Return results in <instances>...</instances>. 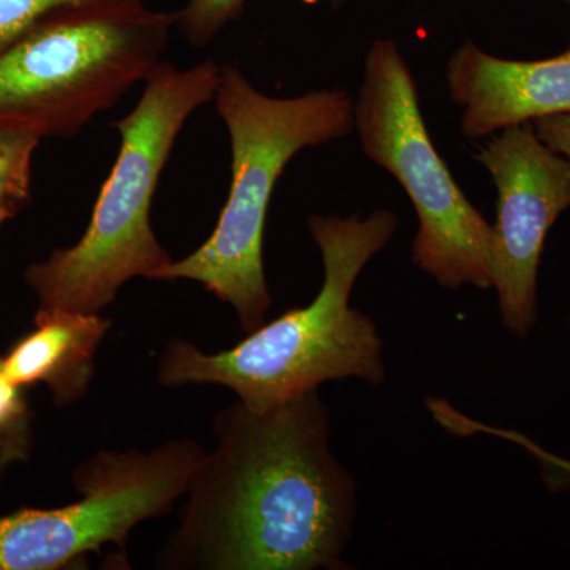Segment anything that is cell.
<instances>
[{
	"mask_svg": "<svg viewBox=\"0 0 570 570\" xmlns=\"http://www.w3.org/2000/svg\"><path fill=\"white\" fill-rule=\"evenodd\" d=\"M0 371H2V358H0Z\"/></svg>",
	"mask_w": 570,
	"mask_h": 570,
	"instance_id": "obj_18",
	"label": "cell"
},
{
	"mask_svg": "<svg viewBox=\"0 0 570 570\" xmlns=\"http://www.w3.org/2000/svg\"><path fill=\"white\" fill-rule=\"evenodd\" d=\"M448 80L450 96L463 108L466 137L570 115V48L539 61H509L466 41L450 58Z\"/></svg>",
	"mask_w": 570,
	"mask_h": 570,
	"instance_id": "obj_9",
	"label": "cell"
},
{
	"mask_svg": "<svg viewBox=\"0 0 570 570\" xmlns=\"http://www.w3.org/2000/svg\"><path fill=\"white\" fill-rule=\"evenodd\" d=\"M531 124L540 140L570 160V115L547 116Z\"/></svg>",
	"mask_w": 570,
	"mask_h": 570,
	"instance_id": "obj_16",
	"label": "cell"
},
{
	"mask_svg": "<svg viewBox=\"0 0 570 570\" xmlns=\"http://www.w3.org/2000/svg\"><path fill=\"white\" fill-rule=\"evenodd\" d=\"M28 450V407L21 387L0 371V466L22 459Z\"/></svg>",
	"mask_w": 570,
	"mask_h": 570,
	"instance_id": "obj_14",
	"label": "cell"
},
{
	"mask_svg": "<svg viewBox=\"0 0 570 570\" xmlns=\"http://www.w3.org/2000/svg\"><path fill=\"white\" fill-rule=\"evenodd\" d=\"M40 138L29 134L0 130V193L31 198L32 164Z\"/></svg>",
	"mask_w": 570,
	"mask_h": 570,
	"instance_id": "obj_13",
	"label": "cell"
},
{
	"mask_svg": "<svg viewBox=\"0 0 570 570\" xmlns=\"http://www.w3.org/2000/svg\"><path fill=\"white\" fill-rule=\"evenodd\" d=\"M213 433L157 569H347L356 483L318 389L266 409L235 401Z\"/></svg>",
	"mask_w": 570,
	"mask_h": 570,
	"instance_id": "obj_1",
	"label": "cell"
},
{
	"mask_svg": "<svg viewBox=\"0 0 570 570\" xmlns=\"http://www.w3.org/2000/svg\"><path fill=\"white\" fill-rule=\"evenodd\" d=\"M396 225V214L389 209L365 219L358 214L311 216L307 227L324 262V284L316 298L216 354L174 337L159 356L160 385H220L253 409L276 406L341 379L379 387L385 381L384 341L373 318L348 302L363 268L389 245Z\"/></svg>",
	"mask_w": 570,
	"mask_h": 570,
	"instance_id": "obj_2",
	"label": "cell"
},
{
	"mask_svg": "<svg viewBox=\"0 0 570 570\" xmlns=\"http://www.w3.org/2000/svg\"><path fill=\"white\" fill-rule=\"evenodd\" d=\"M471 430L474 433H485L490 434V436L505 439V441L519 445L528 455L538 461L543 482H546V485L551 491L570 490V460L557 455V453L550 452V450L540 448L538 442L524 436L519 431L493 428L485 425V423L475 422V420L471 423Z\"/></svg>",
	"mask_w": 570,
	"mask_h": 570,
	"instance_id": "obj_15",
	"label": "cell"
},
{
	"mask_svg": "<svg viewBox=\"0 0 570 570\" xmlns=\"http://www.w3.org/2000/svg\"><path fill=\"white\" fill-rule=\"evenodd\" d=\"M213 102L230 137V190L209 238L171 262L159 281L204 285L234 307L239 325L250 333L265 324L272 306L264 235L273 190L296 154L351 132L354 104L337 89L276 99L258 91L235 66H220Z\"/></svg>",
	"mask_w": 570,
	"mask_h": 570,
	"instance_id": "obj_4",
	"label": "cell"
},
{
	"mask_svg": "<svg viewBox=\"0 0 570 570\" xmlns=\"http://www.w3.org/2000/svg\"><path fill=\"white\" fill-rule=\"evenodd\" d=\"M110 326L100 313L39 307L36 330L2 360V374L18 387L45 382L59 406L75 403L88 393Z\"/></svg>",
	"mask_w": 570,
	"mask_h": 570,
	"instance_id": "obj_10",
	"label": "cell"
},
{
	"mask_svg": "<svg viewBox=\"0 0 570 570\" xmlns=\"http://www.w3.org/2000/svg\"><path fill=\"white\" fill-rule=\"evenodd\" d=\"M498 190L491 287L505 328L527 337L538 322V275L547 235L570 208V160L531 122L505 127L475 154Z\"/></svg>",
	"mask_w": 570,
	"mask_h": 570,
	"instance_id": "obj_8",
	"label": "cell"
},
{
	"mask_svg": "<svg viewBox=\"0 0 570 570\" xmlns=\"http://www.w3.org/2000/svg\"><path fill=\"white\" fill-rule=\"evenodd\" d=\"M178 13L146 3L58 11L0 52V130L71 138L164 61Z\"/></svg>",
	"mask_w": 570,
	"mask_h": 570,
	"instance_id": "obj_5",
	"label": "cell"
},
{
	"mask_svg": "<svg viewBox=\"0 0 570 570\" xmlns=\"http://www.w3.org/2000/svg\"><path fill=\"white\" fill-rule=\"evenodd\" d=\"M219 78L214 61L187 69L163 61L146 78L134 110L111 124L121 145L80 242L26 269L40 309L100 313L135 277L159 281L174 258L153 230L154 195L179 134L212 102Z\"/></svg>",
	"mask_w": 570,
	"mask_h": 570,
	"instance_id": "obj_3",
	"label": "cell"
},
{
	"mask_svg": "<svg viewBox=\"0 0 570 570\" xmlns=\"http://www.w3.org/2000/svg\"><path fill=\"white\" fill-rule=\"evenodd\" d=\"M564 2L570 7V0H564Z\"/></svg>",
	"mask_w": 570,
	"mask_h": 570,
	"instance_id": "obj_19",
	"label": "cell"
},
{
	"mask_svg": "<svg viewBox=\"0 0 570 570\" xmlns=\"http://www.w3.org/2000/svg\"><path fill=\"white\" fill-rule=\"evenodd\" d=\"M205 452L190 438L149 452L100 450L73 472L80 501L0 515V570L62 569L107 543L124 549L135 527L187 493Z\"/></svg>",
	"mask_w": 570,
	"mask_h": 570,
	"instance_id": "obj_7",
	"label": "cell"
},
{
	"mask_svg": "<svg viewBox=\"0 0 570 570\" xmlns=\"http://www.w3.org/2000/svg\"><path fill=\"white\" fill-rule=\"evenodd\" d=\"M354 124L363 153L397 179L414 205V264L445 288H490L493 225L468 200L434 148L395 41L376 40L367 52Z\"/></svg>",
	"mask_w": 570,
	"mask_h": 570,
	"instance_id": "obj_6",
	"label": "cell"
},
{
	"mask_svg": "<svg viewBox=\"0 0 570 570\" xmlns=\"http://www.w3.org/2000/svg\"><path fill=\"white\" fill-rule=\"evenodd\" d=\"M28 205L20 198L11 197L9 194L0 193V225L7 223L11 217L17 216Z\"/></svg>",
	"mask_w": 570,
	"mask_h": 570,
	"instance_id": "obj_17",
	"label": "cell"
},
{
	"mask_svg": "<svg viewBox=\"0 0 570 570\" xmlns=\"http://www.w3.org/2000/svg\"><path fill=\"white\" fill-rule=\"evenodd\" d=\"M145 3V0H0V52L58 11Z\"/></svg>",
	"mask_w": 570,
	"mask_h": 570,
	"instance_id": "obj_11",
	"label": "cell"
},
{
	"mask_svg": "<svg viewBox=\"0 0 570 570\" xmlns=\"http://www.w3.org/2000/svg\"><path fill=\"white\" fill-rule=\"evenodd\" d=\"M247 0H187L178 13L176 29L187 43L202 48L212 43L225 26L238 20ZM332 6H341L344 0H326Z\"/></svg>",
	"mask_w": 570,
	"mask_h": 570,
	"instance_id": "obj_12",
	"label": "cell"
}]
</instances>
